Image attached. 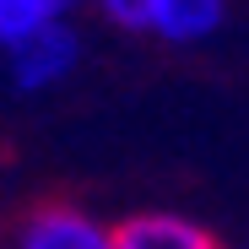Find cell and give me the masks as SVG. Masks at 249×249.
<instances>
[{"instance_id":"cell-5","label":"cell","mask_w":249,"mask_h":249,"mask_svg":"<svg viewBox=\"0 0 249 249\" xmlns=\"http://www.w3.org/2000/svg\"><path fill=\"white\" fill-rule=\"evenodd\" d=\"M71 6L76 0H0V49H17L22 38L65 22Z\"/></svg>"},{"instance_id":"cell-4","label":"cell","mask_w":249,"mask_h":249,"mask_svg":"<svg viewBox=\"0 0 249 249\" xmlns=\"http://www.w3.org/2000/svg\"><path fill=\"white\" fill-rule=\"evenodd\" d=\"M217 22H222V0H157L152 33L168 44H195V38L217 33Z\"/></svg>"},{"instance_id":"cell-6","label":"cell","mask_w":249,"mask_h":249,"mask_svg":"<svg viewBox=\"0 0 249 249\" xmlns=\"http://www.w3.org/2000/svg\"><path fill=\"white\" fill-rule=\"evenodd\" d=\"M98 11H103V22H114L124 33H152L157 0H98Z\"/></svg>"},{"instance_id":"cell-3","label":"cell","mask_w":249,"mask_h":249,"mask_svg":"<svg viewBox=\"0 0 249 249\" xmlns=\"http://www.w3.org/2000/svg\"><path fill=\"white\" fill-rule=\"evenodd\" d=\"M114 249H222V238L174 212H141L114 228Z\"/></svg>"},{"instance_id":"cell-2","label":"cell","mask_w":249,"mask_h":249,"mask_svg":"<svg viewBox=\"0 0 249 249\" xmlns=\"http://www.w3.org/2000/svg\"><path fill=\"white\" fill-rule=\"evenodd\" d=\"M76 54H81V38L65 22H54V27L22 38L11 49V76H17V87H49V81H60L76 65Z\"/></svg>"},{"instance_id":"cell-1","label":"cell","mask_w":249,"mask_h":249,"mask_svg":"<svg viewBox=\"0 0 249 249\" xmlns=\"http://www.w3.org/2000/svg\"><path fill=\"white\" fill-rule=\"evenodd\" d=\"M17 249H114V228H103L71 200H44L22 217Z\"/></svg>"}]
</instances>
